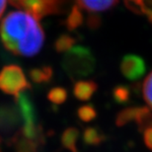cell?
I'll use <instances>...</instances> for the list:
<instances>
[{
    "instance_id": "obj_14",
    "label": "cell",
    "mask_w": 152,
    "mask_h": 152,
    "mask_svg": "<svg viewBox=\"0 0 152 152\" xmlns=\"http://www.w3.org/2000/svg\"><path fill=\"white\" fill-rule=\"evenodd\" d=\"M142 94L145 102L152 110V72L145 78L142 84Z\"/></svg>"
},
{
    "instance_id": "obj_5",
    "label": "cell",
    "mask_w": 152,
    "mask_h": 152,
    "mask_svg": "<svg viewBox=\"0 0 152 152\" xmlns=\"http://www.w3.org/2000/svg\"><path fill=\"white\" fill-rule=\"evenodd\" d=\"M120 69L126 79L134 81L140 79L146 72V63L141 56L126 54L121 59Z\"/></svg>"
},
{
    "instance_id": "obj_8",
    "label": "cell",
    "mask_w": 152,
    "mask_h": 152,
    "mask_svg": "<svg viewBox=\"0 0 152 152\" xmlns=\"http://www.w3.org/2000/svg\"><path fill=\"white\" fill-rule=\"evenodd\" d=\"M53 69L50 66H42L39 68H34L30 71V77L35 83H47L53 77Z\"/></svg>"
},
{
    "instance_id": "obj_15",
    "label": "cell",
    "mask_w": 152,
    "mask_h": 152,
    "mask_svg": "<svg viewBox=\"0 0 152 152\" xmlns=\"http://www.w3.org/2000/svg\"><path fill=\"white\" fill-rule=\"evenodd\" d=\"M97 113L93 106L85 105L78 110V117L83 121H90L96 118Z\"/></svg>"
},
{
    "instance_id": "obj_12",
    "label": "cell",
    "mask_w": 152,
    "mask_h": 152,
    "mask_svg": "<svg viewBox=\"0 0 152 152\" xmlns=\"http://www.w3.org/2000/svg\"><path fill=\"white\" fill-rule=\"evenodd\" d=\"M130 90L129 87L124 85H120L114 88L113 90V99L118 104H126L130 99Z\"/></svg>"
},
{
    "instance_id": "obj_11",
    "label": "cell",
    "mask_w": 152,
    "mask_h": 152,
    "mask_svg": "<svg viewBox=\"0 0 152 152\" xmlns=\"http://www.w3.org/2000/svg\"><path fill=\"white\" fill-rule=\"evenodd\" d=\"M75 39L69 35H61L57 38L54 44V48L57 53H67L69 50L73 48Z\"/></svg>"
},
{
    "instance_id": "obj_13",
    "label": "cell",
    "mask_w": 152,
    "mask_h": 152,
    "mask_svg": "<svg viewBox=\"0 0 152 152\" xmlns=\"http://www.w3.org/2000/svg\"><path fill=\"white\" fill-rule=\"evenodd\" d=\"M48 99L53 104H63L66 101V99H67V91L61 87L53 88L48 94Z\"/></svg>"
},
{
    "instance_id": "obj_19",
    "label": "cell",
    "mask_w": 152,
    "mask_h": 152,
    "mask_svg": "<svg viewBox=\"0 0 152 152\" xmlns=\"http://www.w3.org/2000/svg\"><path fill=\"white\" fill-rule=\"evenodd\" d=\"M7 4V0H0V18H1L3 12H4Z\"/></svg>"
},
{
    "instance_id": "obj_2",
    "label": "cell",
    "mask_w": 152,
    "mask_h": 152,
    "mask_svg": "<svg viewBox=\"0 0 152 152\" xmlns=\"http://www.w3.org/2000/svg\"><path fill=\"white\" fill-rule=\"evenodd\" d=\"M95 56L85 47H73L65 53L62 66L71 78H81L90 75L95 69Z\"/></svg>"
},
{
    "instance_id": "obj_18",
    "label": "cell",
    "mask_w": 152,
    "mask_h": 152,
    "mask_svg": "<svg viewBox=\"0 0 152 152\" xmlns=\"http://www.w3.org/2000/svg\"><path fill=\"white\" fill-rule=\"evenodd\" d=\"M143 140L145 145L152 150V126H148L143 130Z\"/></svg>"
},
{
    "instance_id": "obj_17",
    "label": "cell",
    "mask_w": 152,
    "mask_h": 152,
    "mask_svg": "<svg viewBox=\"0 0 152 152\" xmlns=\"http://www.w3.org/2000/svg\"><path fill=\"white\" fill-rule=\"evenodd\" d=\"M124 1L126 3V7L136 14L143 15L146 10L144 0H124Z\"/></svg>"
},
{
    "instance_id": "obj_16",
    "label": "cell",
    "mask_w": 152,
    "mask_h": 152,
    "mask_svg": "<svg viewBox=\"0 0 152 152\" xmlns=\"http://www.w3.org/2000/svg\"><path fill=\"white\" fill-rule=\"evenodd\" d=\"M84 138L87 143L98 144L100 142H102V140H103V134L100 133L96 129L90 127V129H87L85 130Z\"/></svg>"
},
{
    "instance_id": "obj_1",
    "label": "cell",
    "mask_w": 152,
    "mask_h": 152,
    "mask_svg": "<svg viewBox=\"0 0 152 152\" xmlns=\"http://www.w3.org/2000/svg\"><path fill=\"white\" fill-rule=\"evenodd\" d=\"M0 39L10 53L33 56L42 48L45 33L39 20L26 11H12L0 25Z\"/></svg>"
},
{
    "instance_id": "obj_6",
    "label": "cell",
    "mask_w": 152,
    "mask_h": 152,
    "mask_svg": "<svg viewBox=\"0 0 152 152\" xmlns=\"http://www.w3.org/2000/svg\"><path fill=\"white\" fill-rule=\"evenodd\" d=\"M80 9H84L90 13L107 11L113 8L118 0H75Z\"/></svg>"
},
{
    "instance_id": "obj_3",
    "label": "cell",
    "mask_w": 152,
    "mask_h": 152,
    "mask_svg": "<svg viewBox=\"0 0 152 152\" xmlns=\"http://www.w3.org/2000/svg\"><path fill=\"white\" fill-rule=\"evenodd\" d=\"M31 85L27 80L23 69L18 65H7L0 71V90L5 94L19 96Z\"/></svg>"
},
{
    "instance_id": "obj_4",
    "label": "cell",
    "mask_w": 152,
    "mask_h": 152,
    "mask_svg": "<svg viewBox=\"0 0 152 152\" xmlns=\"http://www.w3.org/2000/svg\"><path fill=\"white\" fill-rule=\"evenodd\" d=\"M12 5L25 9L38 20L50 15L60 14L65 8L66 0H10Z\"/></svg>"
},
{
    "instance_id": "obj_7",
    "label": "cell",
    "mask_w": 152,
    "mask_h": 152,
    "mask_svg": "<svg viewBox=\"0 0 152 152\" xmlns=\"http://www.w3.org/2000/svg\"><path fill=\"white\" fill-rule=\"evenodd\" d=\"M98 85L96 82L91 80H80L74 84L73 94L80 101H87L95 94Z\"/></svg>"
},
{
    "instance_id": "obj_9",
    "label": "cell",
    "mask_w": 152,
    "mask_h": 152,
    "mask_svg": "<svg viewBox=\"0 0 152 152\" xmlns=\"http://www.w3.org/2000/svg\"><path fill=\"white\" fill-rule=\"evenodd\" d=\"M84 16L82 14L81 9L75 5L73 8L69 12V15L65 20V26L69 31H73V30L77 29L83 24Z\"/></svg>"
},
{
    "instance_id": "obj_10",
    "label": "cell",
    "mask_w": 152,
    "mask_h": 152,
    "mask_svg": "<svg viewBox=\"0 0 152 152\" xmlns=\"http://www.w3.org/2000/svg\"><path fill=\"white\" fill-rule=\"evenodd\" d=\"M138 108L130 107L126 108L118 114L115 118V124L118 126H124L126 124H129L130 121H135L137 118Z\"/></svg>"
}]
</instances>
